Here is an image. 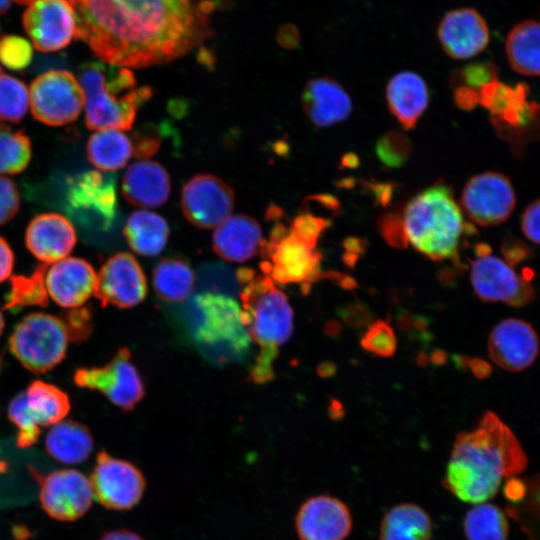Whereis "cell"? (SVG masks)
<instances>
[{
	"label": "cell",
	"instance_id": "cell-10",
	"mask_svg": "<svg viewBox=\"0 0 540 540\" xmlns=\"http://www.w3.org/2000/svg\"><path fill=\"white\" fill-rule=\"evenodd\" d=\"M39 485V500L51 518L71 522L86 514L92 504L93 491L90 480L75 469L54 470L42 474L29 468Z\"/></svg>",
	"mask_w": 540,
	"mask_h": 540
},
{
	"label": "cell",
	"instance_id": "cell-17",
	"mask_svg": "<svg viewBox=\"0 0 540 540\" xmlns=\"http://www.w3.org/2000/svg\"><path fill=\"white\" fill-rule=\"evenodd\" d=\"M23 25L41 52L61 50L76 37L75 12L69 0H34L23 15Z\"/></svg>",
	"mask_w": 540,
	"mask_h": 540
},
{
	"label": "cell",
	"instance_id": "cell-6",
	"mask_svg": "<svg viewBox=\"0 0 540 540\" xmlns=\"http://www.w3.org/2000/svg\"><path fill=\"white\" fill-rule=\"evenodd\" d=\"M260 263L263 274L279 284H301L308 290L310 283L320 276L321 255L313 244L292 233L278 222L268 240H262Z\"/></svg>",
	"mask_w": 540,
	"mask_h": 540
},
{
	"label": "cell",
	"instance_id": "cell-32",
	"mask_svg": "<svg viewBox=\"0 0 540 540\" xmlns=\"http://www.w3.org/2000/svg\"><path fill=\"white\" fill-rule=\"evenodd\" d=\"M87 156L99 170L113 172L124 167L133 156L132 141L119 130H99L88 139Z\"/></svg>",
	"mask_w": 540,
	"mask_h": 540
},
{
	"label": "cell",
	"instance_id": "cell-4",
	"mask_svg": "<svg viewBox=\"0 0 540 540\" xmlns=\"http://www.w3.org/2000/svg\"><path fill=\"white\" fill-rule=\"evenodd\" d=\"M85 97V121L92 130H129L138 109L152 96L149 86H136L133 72L106 62H88L78 71Z\"/></svg>",
	"mask_w": 540,
	"mask_h": 540
},
{
	"label": "cell",
	"instance_id": "cell-7",
	"mask_svg": "<svg viewBox=\"0 0 540 540\" xmlns=\"http://www.w3.org/2000/svg\"><path fill=\"white\" fill-rule=\"evenodd\" d=\"M69 339L62 319L46 313H32L13 330L9 348L26 369L44 373L63 360Z\"/></svg>",
	"mask_w": 540,
	"mask_h": 540
},
{
	"label": "cell",
	"instance_id": "cell-13",
	"mask_svg": "<svg viewBox=\"0 0 540 540\" xmlns=\"http://www.w3.org/2000/svg\"><path fill=\"white\" fill-rule=\"evenodd\" d=\"M74 382L79 387L100 391L124 410L132 409L144 393L141 377L130 361L127 348L119 349L103 367L77 369Z\"/></svg>",
	"mask_w": 540,
	"mask_h": 540
},
{
	"label": "cell",
	"instance_id": "cell-11",
	"mask_svg": "<svg viewBox=\"0 0 540 540\" xmlns=\"http://www.w3.org/2000/svg\"><path fill=\"white\" fill-rule=\"evenodd\" d=\"M200 314L196 326V339L212 348H225V352L241 353L250 339L242 322L237 303L224 295L206 293L196 298Z\"/></svg>",
	"mask_w": 540,
	"mask_h": 540
},
{
	"label": "cell",
	"instance_id": "cell-51",
	"mask_svg": "<svg viewBox=\"0 0 540 540\" xmlns=\"http://www.w3.org/2000/svg\"><path fill=\"white\" fill-rule=\"evenodd\" d=\"M13 264V252L8 243L0 237V283L11 275Z\"/></svg>",
	"mask_w": 540,
	"mask_h": 540
},
{
	"label": "cell",
	"instance_id": "cell-52",
	"mask_svg": "<svg viewBox=\"0 0 540 540\" xmlns=\"http://www.w3.org/2000/svg\"><path fill=\"white\" fill-rule=\"evenodd\" d=\"M454 97L456 104L462 109H471L479 103L478 92L464 86L456 88Z\"/></svg>",
	"mask_w": 540,
	"mask_h": 540
},
{
	"label": "cell",
	"instance_id": "cell-2",
	"mask_svg": "<svg viewBox=\"0 0 540 540\" xmlns=\"http://www.w3.org/2000/svg\"><path fill=\"white\" fill-rule=\"evenodd\" d=\"M528 458L513 431L493 412L456 436L443 486L459 500L478 504L493 498L502 481L521 474Z\"/></svg>",
	"mask_w": 540,
	"mask_h": 540
},
{
	"label": "cell",
	"instance_id": "cell-18",
	"mask_svg": "<svg viewBox=\"0 0 540 540\" xmlns=\"http://www.w3.org/2000/svg\"><path fill=\"white\" fill-rule=\"evenodd\" d=\"M145 274L137 260L129 253L110 257L97 274L94 295L101 305L130 308L146 296Z\"/></svg>",
	"mask_w": 540,
	"mask_h": 540
},
{
	"label": "cell",
	"instance_id": "cell-43",
	"mask_svg": "<svg viewBox=\"0 0 540 540\" xmlns=\"http://www.w3.org/2000/svg\"><path fill=\"white\" fill-rule=\"evenodd\" d=\"M362 347L382 357L391 356L396 349V338L392 327L379 320L371 324L361 339Z\"/></svg>",
	"mask_w": 540,
	"mask_h": 540
},
{
	"label": "cell",
	"instance_id": "cell-3",
	"mask_svg": "<svg viewBox=\"0 0 540 540\" xmlns=\"http://www.w3.org/2000/svg\"><path fill=\"white\" fill-rule=\"evenodd\" d=\"M236 276L241 285L242 322L249 338L260 348L249 379L266 383L274 377L278 348L292 334L293 311L286 295L267 275L241 268Z\"/></svg>",
	"mask_w": 540,
	"mask_h": 540
},
{
	"label": "cell",
	"instance_id": "cell-27",
	"mask_svg": "<svg viewBox=\"0 0 540 540\" xmlns=\"http://www.w3.org/2000/svg\"><path fill=\"white\" fill-rule=\"evenodd\" d=\"M386 97L392 114L405 129L416 124L428 104V89L416 73L404 71L391 78Z\"/></svg>",
	"mask_w": 540,
	"mask_h": 540
},
{
	"label": "cell",
	"instance_id": "cell-47",
	"mask_svg": "<svg viewBox=\"0 0 540 540\" xmlns=\"http://www.w3.org/2000/svg\"><path fill=\"white\" fill-rule=\"evenodd\" d=\"M379 229L388 244L397 248L407 246L408 242L401 215L396 213L383 215L379 220Z\"/></svg>",
	"mask_w": 540,
	"mask_h": 540
},
{
	"label": "cell",
	"instance_id": "cell-56",
	"mask_svg": "<svg viewBox=\"0 0 540 540\" xmlns=\"http://www.w3.org/2000/svg\"><path fill=\"white\" fill-rule=\"evenodd\" d=\"M12 1L13 0H0V15L10 7Z\"/></svg>",
	"mask_w": 540,
	"mask_h": 540
},
{
	"label": "cell",
	"instance_id": "cell-21",
	"mask_svg": "<svg viewBox=\"0 0 540 540\" xmlns=\"http://www.w3.org/2000/svg\"><path fill=\"white\" fill-rule=\"evenodd\" d=\"M97 274L84 259L66 257L45 272L48 295L61 307L78 308L94 295Z\"/></svg>",
	"mask_w": 540,
	"mask_h": 540
},
{
	"label": "cell",
	"instance_id": "cell-45",
	"mask_svg": "<svg viewBox=\"0 0 540 540\" xmlns=\"http://www.w3.org/2000/svg\"><path fill=\"white\" fill-rule=\"evenodd\" d=\"M329 222L311 213H303L295 217L290 224V231L295 235L317 244L322 231L328 227Z\"/></svg>",
	"mask_w": 540,
	"mask_h": 540
},
{
	"label": "cell",
	"instance_id": "cell-8",
	"mask_svg": "<svg viewBox=\"0 0 540 540\" xmlns=\"http://www.w3.org/2000/svg\"><path fill=\"white\" fill-rule=\"evenodd\" d=\"M65 209L79 223L106 231L116 216L115 176L86 171L70 177L64 191Z\"/></svg>",
	"mask_w": 540,
	"mask_h": 540
},
{
	"label": "cell",
	"instance_id": "cell-54",
	"mask_svg": "<svg viewBox=\"0 0 540 540\" xmlns=\"http://www.w3.org/2000/svg\"><path fill=\"white\" fill-rule=\"evenodd\" d=\"M99 540H144L139 534L128 529L106 531Z\"/></svg>",
	"mask_w": 540,
	"mask_h": 540
},
{
	"label": "cell",
	"instance_id": "cell-49",
	"mask_svg": "<svg viewBox=\"0 0 540 540\" xmlns=\"http://www.w3.org/2000/svg\"><path fill=\"white\" fill-rule=\"evenodd\" d=\"M133 156L138 159H147L157 152L160 140L154 134L136 132L132 136Z\"/></svg>",
	"mask_w": 540,
	"mask_h": 540
},
{
	"label": "cell",
	"instance_id": "cell-5",
	"mask_svg": "<svg viewBox=\"0 0 540 540\" xmlns=\"http://www.w3.org/2000/svg\"><path fill=\"white\" fill-rule=\"evenodd\" d=\"M402 219L407 242L436 261L458 260L461 238L471 230L450 189L440 184L412 198Z\"/></svg>",
	"mask_w": 540,
	"mask_h": 540
},
{
	"label": "cell",
	"instance_id": "cell-16",
	"mask_svg": "<svg viewBox=\"0 0 540 540\" xmlns=\"http://www.w3.org/2000/svg\"><path fill=\"white\" fill-rule=\"evenodd\" d=\"M235 193L230 185L211 174H197L182 188L185 218L202 229L217 227L232 212Z\"/></svg>",
	"mask_w": 540,
	"mask_h": 540
},
{
	"label": "cell",
	"instance_id": "cell-46",
	"mask_svg": "<svg viewBox=\"0 0 540 540\" xmlns=\"http://www.w3.org/2000/svg\"><path fill=\"white\" fill-rule=\"evenodd\" d=\"M19 207L20 198L16 185L9 178L0 176V225L11 220Z\"/></svg>",
	"mask_w": 540,
	"mask_h": 540
},
{
	"label": "cell",
	"instance_id": "cell-9",
	"mask_svg": "<svg viewBox=\"0 0 540 540\" xmlns=\"http://www.w3.org/2000/svg\"><path fill=\"white\" fill-rule=\"evenodd\" d=\"M29 97L33 116L50 126L73 122L85 104L79 82L66 70H50L39 75L31 83Z\"/></svg>",
	"mask_w": 540,
	"mask_h": 540
},
{
	"label": "cell",
	"instance_id": "cell-42",
	"mask_svg": "<svg viewBox=\"0 0 540 540\" xmlns=\"http://www.w3.org/2000/svg\"><path fill=\"white\" fill-rule=\"evenodd\" d=\"M33 56L31 44L23 37L5 35L0 37V62L11 70L26 68Z\"/></svg>",
	"mask_w": 540,
	"mask_h": 540
},
{
	"label": "cell",
	"instance_id": "cell-23",
	"mask_svg": "<svg viewBox=\"0 0 540 540\" xmlns=\"http://www.w3.org/2000/svg\"><path fill=\"white\" fill-rule=\"evenodd\" d=\"M25 242L29 251L44 264L66 258L76 243L73 225L63 215L44 213L29 223Z\"/></svg>",
	"mask_w": 540,
	"mask_h": 540
},
{
	"label": "cell",
	"instance_id": "cell-26",
	"mask_svg": "<svg viewBox=\"0 0 540 540\" xmlns=\"http://www.w3.org/2000/svg\"><path fill=\"white\" fill-rule=\"evenodd\" d=\"M261 227L251 216H228L215 229L212 237L214 252L230 262H244L254 257L262 242Z\"/></svg>",
	"mask_w": 540,
	"mask_h": 540
},
{
	"label": "cell",
	"instance_id": "cell-38",
	"mask_svg": "<svg viewBox=\"0 0 540 540\" xmlns=\"http://www.w3.org/2000/svg\"><path fill=\"white\" fill-rule=\"evenodd\" d=\"M30 103L26 85L17 78L0 73V125L17 123Z\"/></svg>",
	"mask_w": 540,
	"mask_h": 540
},
{
	"label": "cell",
	"instance_id": "cell-55",
	"mask_svg": "<svg viewBox=\"0 0 540 540\" xmlns=\"http://www.w3.org/2000/svg\"><path fill=\"white\" fill-rule=\"evenodd\" d=\"M298 39L299 35L295 27L286 26L280 30L279 41L283 46L287 48L294 47L297 45Z\"/></svg>",
	"mask_w": 540,
	"mask_h": 540
},
{
	"label": "cell",
	"instance_id": "cell-24",
	"mask_svg": "<svg viewBox=\"0 0 540 540\" xmlns=\"http://www.w3.org/2000/svg\"><path fill=\"white\" fill-rule=\"evenodd\" d=\"M302 104L307 117L319 127L344 121L352 110L346 91L329 77L310 80L303 90Z\"/></svg>",
	"mask_w": 540,
	"mask_h": 540
},
{
	"label": "cell",
	"instance_id": "cell-15",
	"mask_svg": "<svg viewBox=\"0 0 540 540\" xmlns=\"http://www.w3.org/2000/svg\"><path fill=\"white\" fill-rule=\"evenodd\" d=\"M470 279L476 295L486 302L521 307L531 302L535 291L506 261L490 252L478 254L471 264Z\"/></svg>",
	"mask_w": 540,
	"mask_h": 540
},
{
	"label": "cell",
	"instance_id": "cell-48",
	"mask_svg": "<svg viewBox=\"0 0 540 540\" xmlns=\"http://www.w3.org/2000/svg\"><path fill=\"white\" fill-rule=\"evenodd\" d=\"M521 229L530 241L540 244V199L530 203L524 210Z\"/></svg>",
	"mask_w": 540,
	"mask_h": 540
},
{
	"label": "cell",
	"instance_id": "cell-28",
	"mask_svg": "<svg viewBox=\"0 0 540 540\" xmlns=\"http://www.w3.org/2000/svg\"><path fill=\"white\" fill-rule=\"evenodd\" d=\"M45 449L54 460L64 464L84 462L93 449V438L83 424L62 420L53 425L45 437Z\"/></svg>",
	"mask_w": 540,
	"mask_h": 540
},
{
	"label": "cell",
	"instance_id": "cell-22",
	"mask_svg": "<svg viewBox=\"0 0 540 540\" xmlns=\"http://www.w3.org/2000/svg\"><path fill=\"white\" fill-rule=\"evenodd\" d=\"M444 51L454 59H468L483 51L489 42V30L483 17L474 9L448 12L438 27Z\"/></svg>",
	"mask_w": 540,
	"mask_h": 540
},
{
	"label": "cell",
	"instance_id": "cell-25",
	"mask_svg": "<svg viewBox=\"0 0 540 540\" xmlns=\"http://www.w3.org/2000/svg\"><path fill=\"white\" fill-rule=\"evenodd\" d=\"M170 178L155 161L140 160L131 164L122 179V194L132 205L155 208L163 205L170 194Z\"/></svg>",
	"mask_w": 540,
	"mask_h": 540
},
{
	"label": "cell",
	"instance_id": "cell-36",
	"mask_svg": "<svg viewBox=\"0 0 540 540\" xmlns=\"http://www.w3.org/2000/svg\"><path fill=\"white\" fill-rule=\"evenodd\" d=\"M48 264L39 266L30 276H14L5 308L37 305L45 307L48 292L45 285V272Z\"/></svg>",
	"mask_w": 540,
	"mask_h": 540
},
{
	"label": "cell",
	"instance_id": "cell-14",
	"mask_svg": "<svg viewBox=\"0 0 540 540\" xmlns=\"http://www.w3.org/2000/svg\"><path fill=\"white\" fill-rule=\"evenodd\" d=\"M516 195L510 180L498 172L473 176L465 185L461 206L466 216L481 226L505 222L512 214Z\"/></svg>",
	"mask_w": 540,
	"mask_h": 540
},
{
	"label": "cell",
	"instance_id": "cell-44",
	"mask_svg": "<svg viewBox=\"0 0 540 540\" xmlns=\"http://www.w3.org/2000/svg\"><path fill=\"white\" fill-rule=\"evenodd\" d=\"M496 78L495 67L490 63H474L465 66L454 76L457 87L464 86L479 91Z\"/></svg>",
	"mask_w": 540,
	"mask_h": 540
},
{
	"label": "cell",
	"instance_id": "cell-33",
	"mask_svg": "<svg viewBox=\"0 0 540 540\" xmlns=\"http://www.w3.org/2000/svg\"><path fill=\"white\" fill-rule=\"evenodd\" d=\"M28 409L39 427L53 426L68 414L67 395L54 385L32 382L25 390Z\"/></svg>",
	"mask_w": 540,
	"mask_h": 540
},
{
	"label": "cell",
	"instance_id": "cell-34",
	"mask_svg": "<svg viewBox=\"0 0 540 540\" xmlns=\"http://www.w3.org/2000/svg\"><path fill=\"white\" fill-rule=\"evenodd\" d=\"M195 276L189 265L180 259H163L153 270V287L167 302H181L194 287Z\"/></svg>",
	"mask_w": 540,
	"mask_h": 540
},
{
	"label": "cell",
	"instance_id": "cell-1",
	"mask_svg": "<svg viewBox=\"0 0 540 540\" xmlns=\"http://www.w3.org/2000/svg\"><path fill=\"white\" fill-rule=\"evenodd\" d=\"M76 37L108 64L143 68L199 46L209 34L210 4L190 0H69Z\"/></svg>",
	"mask_w": 540,
	"mask_h": 540
},
{
	"label": "cell",
	"instance_id": "cell-37",
	"mask_svg": "<svg viewBox=\"0 0 540 540\" xmlns=\"http://www.w3.org/2000/svg\"><path fill=\"white\" fill-rule=\"evenodd\" d=\"M30 159L31 144L25 133L0 125V173H20Z\"/></svg>",
	"mask_w": 540,
	"mask_h": 540
},
{
	"label": "cell",
	"instance_id": "cell-58",
	"mask_svg": "<svg viewBox=\"0 0 540 540\" xmlns=\"http://www.w3.org/2000/svg\"><path fill=\"white\" fill-rule=\"evenodd\" d=\"M15 1H17L19 4H30L34 0H15Z\"/></svg>",
	"mask_w": 540,
	"mask_h": 540
},
{
	"label": "cell",
	"instance_id": "cell-57",
	"mask_svg": "<svg viewBox=\"0 0 540 540\" xmlns=\"http://www.w3.org/2000/svg\"><path fill=\"white\" fill-rule=\"evenodd\" d=\"M3 328H4V319H3V315H2V313L0 311V335L2 334Z\"/></svg>",
	"mask_w": 540,
	"mask_h": 540
},
{
	"label": "cell",
	"instance_id": "cell-31",
	"mask_svg": "<svg viewBox=\"0 0 540 540\" xmlns=\"http://www.w3.org/2000/svg\"><path fill=\"white\" fill-rule=\"evenodd\" d=\"M123 232L134 252L152 257L158 255L166 246L169 227L162 216L140 210L129 216Z\"/></svg>",
	"mask_w": 540,
	"mask_h": 540
},
{
	"label": "cell",
	"instance_id": "cell-40",
	"mask_svg": "<svg viewBox=\"0 0 540 540\" xmlns=\"http://www.w3.org/2000/svg\"><path fill=\"white\" fill-rule=\"evenodd\" d=\"M8 417L17 428L18 447L27 448L35 444L40 436V427L31 415L25 391L12 398L8 406Z\"/></svg>",
	"mask_w": 540,
	"mask_h": 540
},
{
	"label": "cell",
	"instance_id": "cell-12",
	"mask_svg": "<svg viewBox=\"0 0 540 540\" xmlns=\"http://www.w3.org/2000/svg\"><path fill=\"white\" fill-rule=\"evenodd\" d=\"M93 496L107 509L124 511L136 506L143 497L146 482L132 463L102 450L90 476Z\"/></svg>",
	"mask_w": 540,
	"mask_h": 540
},
{
	"label": "cell",
	"instance_id": "cell-29",
	"mask_svg": "<svg viewBox=\"0 0 540 540\" xmlns=\"http://www.w3.org/2000/svg\"><path fill=\"white\" fill-rule=\"evenodd\" d=\"M433 525L430 515L419 505L401 503L383 516L379 540H431Z\"/></svg>",
	"mask_w": 540,
	"mask_h": 540
},
{
	"label": "cell",
	"instance_id": "cell-19",
	"mask_svg": "<svg viewBox=\"0 0 540 540\" xmlns=\"http://www.w3.org/2000/svg\"><path fill=\"white\" fill-rule=\"evenodd\" d=\"M295 527L300 540H345L352 528V517L339 498L321 494L302 503Z\"/></svg>",
	"mask_w": 540,
	"mask_h": 540
},
{
	"label": "cell",
	"instance_id": "cell-35",
	"mask_svg": "<svg viewBox=\"0 0 540 540\" xmlns=\"http://www.w3.org/2000/svg\"><path fill=\"white\" fill-rule=\"evenodd\" d=\"M463 530L467 540H507L509 525L498 506L482 502L466 512Z\"/></svg>",
	"mask_w": 540,
	"mask_h": 540
},
{
	"label": "cell",
	"instance_id": "cell-39",
	"mask_svg": "<svg viewBox=\"0 0 540 540\" xmlns=\"http://www.w3.org/2000/svg\"><path fill=\"white\" fill-rule=\"evenodd\" d=\"M535 476L531 480H525L526 490L524 497L518 503L510 505L506 509L507 513L522 526L523 530L536 523L525 531L527 536L540 524V473Z\"/></svg>",
	"mask_w": 540,
	"mask_h": 540
},
{
	"label": "cell",
	"instance_id": "cell-53",
	"mask_svg": "<svg viewBox=\"0 0 540 540\" xmlns=\"http://www.w3.org/2000/svg\"><path fill=\"white\" fill-rule=\"evenodd\" d=\"M503 254L506 257V262L512 266L527 255V249L518 243H510L503 245Z\"/></svg>",
	"mask_w": 540,
	"mask_h": 540
},
{
	"label": "cell",
	"instance_id": "cell-50",
	"mask_svg": "<svg viewBox=\"0 0 540 540\" xmlns=\"http://www.w3.org/2000/svg\"><path fill=\"white\" fill-rule=\"evenodd\" d=\"M66 323V322H65ZM70 339L79 340L88 331V314L86 311H74L66 323Z\"/></svg>",
	"mask_w": 540,
	"mask_h": 540
},
{
	"label": "cell",
	"instance_id": "cell-30",
	"mask_svg": "<svg viewBox=\"0 0 540 540\" xmlns=\"http://www.w3.org/2000/svg\"><path fill=\"white\" fill-rule=\"evenodd\" d=\"M511 67L526 76H540V22L526 20L515 25L505 43Z\"/></svg>",
	"mask_w": 540,
	"mask_h": 540
},
{
	"label": "cell",
	"instance_id": "cell-41",
	"mask_svg": "<svg viewBox=\"0 0 540 540\" xmlns=\"http://www.w3.org/2000/svg\"><path fill=\"white\" fill-rule=\"evenodd\" d=\"M411 154L409 139L399 132L384 134L376 144V155L382 164L397 168L405 164Z\"/></svg>",
	"mask_w": 540,
	"mask_h": 540
},
{
	"label": "cell",
	"instance_id": "cell-20",
	"mask_svg": "<svg viewBox=\"0 0 540 540\" xmlns=\"http://www.w3.org/2000/svg\"><path fill=\"white\" fill-rule=\"evenodd\" d=\"M491 360L510 372L525 370L539 353V338L528 322L507 318L492 329L488 339Z\"/></svg>",
	"mask_w": 540,
	"mask_h": 540
}]
</instances>
